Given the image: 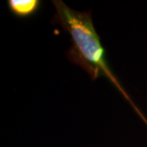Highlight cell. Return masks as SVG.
I'll return each instance as SVG.
<instances>
[{
    "label": "cell",
    "instance_id": "cell-1",
    "mask_svg": "<svg viewBox=\"0 0 147 147\" xmlns=\"http://www.w3.org/2000/svg\"><path fill=\"white\" fill-rule=\"evenodd\" d=\"M52 3L56 10L52 24L59 25L70 36L71 47L66 52L69 61L84 69L92 81L100 77L109 79L147 124L146 119L110 69L105 47L92 22V11L74 10L61 0H53Z\"/></svg>",
    "mask_w": 147,
    "mask_h": 147
},
{
    "label": "cell",
    "instance_id": "cell-2",
    "mask_svg": "<svg viewBox=\"0 0 147 147\" xmlns=\"http://www.w3.org/2000/svg\"><path fill=\"white\" fill-rule=\"evenodd\" d=\"M41 0H7V6L13 16L25 20L35 16L42 7Z\"/></svg>",
    "mask_w": 147,
    "mask_h": 147
}]
</instances>
